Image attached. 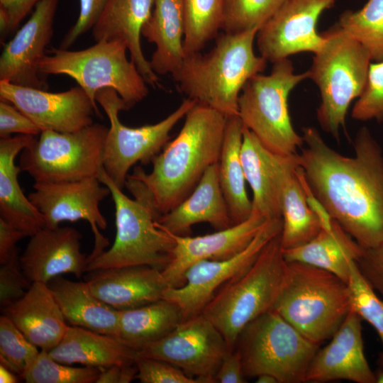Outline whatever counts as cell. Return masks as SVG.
Wrapping results in <instances>:
<instances>
[{
    "mask_svg": "<svg viewBox=\"0 0 383 383\" xmlns=\"http://www.w3.org/2000/svg\"><path fill=\"white\" fill-rule=\"evenodd\" d=\"M297 154L309 192L328 216L364 249L383 245V150L366 127L353 143L354 156L331 148L313 127L304 128Z\"/></svg>",
    "mask_w": 383,
    "mask_h": 383,
    "instance_id": "obj_1",
    "label": "cell"
},
{
    "mask_svg": "<svg viewBox=\"0 0 383 383\" xmlns=\"http://www.w3.org/2000/svg\"><path fill=\"white\" fill-rule=\"evenodd\" d=\"M228 117L196 103L184 124L152 160L147 173L136 167L128 177L138 181L160 216L179 204L194 189L209 167L218 162Z\"/></svg>",
    "mask_w": 383,
    "mask_h": 383,
    "instance_id": "obj_2",
    "label": "cell"
},
{
    "mask_svg": "<svg viewBox=\"0 0 383 383\" xmlns=\"http://www.w3.org/2000/svg\"><path fill=\"white\" fill-rule=\"evenodd\" d=\"M257 30L221 33L209 52L186 55L172 74L179 91L227 117L238 116L244 85L267 67V61L254 52Z\"/></svg>",
    "mask_w": 383,
    "mask_h": 383,
    "instance_id": "obj_3",
    "label": "cell"
},
{
    "mask_svg": "<svg viewBox=\"0 0 383 383\" xmlns=\"http://www.w3.org/2000/svg\"><path fill=\"white\" fill-rule=\"evenodd\" d=\"M99 180L110 190L115 206L116 236L111 247L88 262L87 272L103 268L149 265L162 270L170 262L174 241L158 226L161 216L148 194L136 180L127 177L129 198L104 168Z\"/></svg>",
    "mask_w": 383,
    "mask_h": 383,
    "instance_id": "obj_4",
    "label": "cell"
},
{
    "mask_svg": "<svg viewBox=\"0 0 383 383\" xmlns=\"http://www.w3.org/2000/svg\"><path fill=\"white\" fill-rule=\"evenodd\" d=\"M272 309L320 345L332 337L351 311L350 287L325 270L287 262L283 283Z\"/></svg>",
    "mask_w": 383,
    "mask_h": 383,
    "instance_id": "obj_5",
    "label": "cell"
},
{
    "mask_svg": "<svg viewBox=\"0 0 383 383\" xmlns=\"http://www.w3.org/2000/svg\"><path fill=\"white\" fill-rule=\"evenodd\" d=\"M280 233L247 270L223 284L201 313L222 334L231 350L250 321L273 309L279 294L287 265Z\"/></svg>",
    "mask_w": 383,
    "mask_h": 383,
    "instance_id": "obj_6",
    "label": "cell"
},
{
    "mask_svg": "<svg viewBox=\"0 0 383 383\" xmlns=\"http://www.w3.org/2000/svg\"><path fill=\"white\" fill-rule=\"evenodd\" d=\"M321 34L325 43L313 55L309 78L320 91L317 121L338 140L351 103L366 86L372 60L367 51L336 23Z\"/></svg>",
    "mask_w": 383,
    "mask_h": 383,
    "instance_id": "obj_7",
    "label": "cell"
},
{
    "mask_svg": "<svg viewBox=\"0 0 383 383\" xmlns=\"http://www.w3.org/2000/svg\"><path fill=\"white\" fill-rule=\"evenodd\" d=\"M309 77V70L295 73L288 58L273 63L269 74H256L244 85L238 98V115L249 129L270 151L296 155L304 139L294 128L289 111L291 91Z\"/></svg>",
    "mask_w": 383,
    "mask_h": 383,
    "instance_id": "obj_8",
    "label": "cell"
},
{
    "mask_svg": "<svg viewBox=\"0 0 383 383\" xmlns=\"http://www.w3.org/2000/svg\"><path fill=\"white\" fill-rule=\"evenodd\" d=\"M128 48L121 40H100L86 49L51 48L38 65L45 74H65L74 79L92 103L103 89H114L128 109L148 94L147 82L136 65L126 56Z\"/></svg>",
    "mask_w": 383,
    "mask_h": 383,
    "instance_id": "obj_9",
    "label": "cell"
},
{
    "mask_svg": "<svg viewBox=\"0 0 383 383\" xmlns=\"http://www.w3.org/2000/svg\"><path fill=\"white\" fill-rule=\"evenodd\" d=\"M235 348L245 377L270 374L278 383H301L319 345L272 309L243 329Z\"/></svg>",
    "mask_w": 383,
    "mask_h": 383,
    "instance_id": "obj_10",
    "label": "cell"
},
{
    "mask_svg": "<svg viewBox=\"0 0 383 383\" xmlns=\"http://www.w3.org/2000/svg\"><path fill=\"white\" fill-rule=\"evenodd\" d=\"M109 128L92 123L77 131H42L21 153L18 166L35 182L78 181L97 177L104 168Z\"/></svg>",
    "mask_w": 383,
    "mask_h": 383,
    "instance_id": "obj_11",
    "label": "cell"
},
{
    "mask_svg": "<svg viewBox=\"0 0 383 383\" xmlns=\"http://www.w3.org/2000/svg\"><path fill=\"white\" fill-rule=\"evenodd\" d=\"M96 101L105 111L110 127L104 151V170L121 189L126 185L130 169L136 163L147 165L159 154L170 141L174 126L196 103L187 98L163 120L150 125L131 128L119 120L121 111L128 110L124 101L113 89L99 90Z\"/></svg>",
    "mask_w": 383,
    "mask_h": 383,
    "instance_id": "obj_12",
    "label": "cell"
},
{
    "mask_svg": "<svg viewBox=\"0 0 383 383\" xmlns=\"http://www.w3.org/2000/svg\"><path fill=\"white\" fill-rule=\"evenodd\" d=\"M137 357L162 360L201 383L215 382L226 354L231 350L219 331L200 313L180 323L165 336L136 348Z\"/></svg>",
    "mask_w": 383,
    "mask_h": 383,
    "instance_id": "obj_13",
    "label": "cell"
},
{
    "mask_svg": "<svg viewBox=\"0 0 383 383\" xmlns=\"http://www.w3.org/2000/svg\"><path fill=\"white\" fill-rule=\"evenodd\" d=\"M28 197L42 215L45 227L55 228L64 221H87L94 234V248L88 262L109 245L100 232L107 221L99 209L101 201L111 194L97 177L78 181L35 182Z\"/></svg>",
    "mask_w": 383,
    "mask_h": 383,
    "instance_id": "obj_14",
    "label": "cell"
},
{
    "mask_svg": "<svg viewBox=\"0 0 383 383\" xmlns=\"http://www.w3.org/2000/svg\"><path fill=\"white\" fill-rule=\"evenodd\" d=\"M282 228V219L267 220L250 243L234 256L222 260H205L194 263L187 270L184 284L167 288L163 299L181 309L183 321L200 314L223 284L255 262L264 247L281 233Z\"/></svg>",
    "mask_w": 383,
    "mask_h": 383,
    "instance_id": "obj_15",
    "label": "cell"
},
{
    "mask_svg": "<svg viewBox=\"0 0 383 383\" xmlns=\"http://www.w3.org/2000/svg\"><path fill=\"white\" fill-rule=\"evenodd\" d=\"M336 1L286 0L257 30L260 55L274 63L299 52L319 51L326 39L317 31L318 18Z\"/></svg>",
    "mask_w": 383,
    "mask_h": 383,
    "instance_id": "obj_16",
    "label": "cell"
},
{
    "mask_svg": "<svg viewBox=\"0 0 383 383\" xmlns=\"http://www.w3.org/2000/svg\"><path fill=\"white\" fill-rule=\"evenodd\" d=\"M0 99L14 105L42 131H77L94 123L93 115H101L79 86L52 93L0 81Z\"/></svg>",
    "mask_w": 383,
    "mask_h": 383,
    "instance_id": "obj_17",
    "label": "cell"
},
{
    "mask_svg": "<svg viewBox=\"0 0 383 383\" xmlns=\"http://www.w3.org/2000/svg\"><path fill=\"white\" fill-rule=\"evenodd\" d=\"M59 0H41L27 22L5 45L0 57V81L47 90L38 68L53 35Z\"/></svg>",
    "mask_w": 383,
    "mask_h": 383,
    "instance_id": "obj_18",
    "label": "cell"
},
{
    "mask_svg": "<svg viewBox=\"0 0 383 383\" xmlns=\"http://www.w3.org/2000/svg\"><path fill=\"white\" fill-rule=\"evenodd\" d=\"M267 221L252 212L247 220L211 234L192 237L169 233L174 246L170 262L161 270L169 287L182 286L187 270L194 263L226 260L244 250Z\"/></svg>",
    "mask_w": 383,
    "mask_h": 383,
    "instance_id": "obj_19",
    "label": "cell"
},
{
    "mask_svg": "<svg viewBox=\"0 0 383 383\" xmlns=\"http://www.w3.org/2000/svg\"><path fill=\"white\" fill-rule=\"evenodd\" d=\"M30 237L19 262L31 283L48 284L67 273L79 278L87 272L88 257L81 252L82 235L75 228L43 227Z\"/></svg>",
    "mask_w": 383,
    "mask_h": 383,
    "instance_id": "obj_20",
    "label": "cell"
},
{
    "mask_svg": "<svg viewBox=\"0 0 383 383\" xmlns=\"http://www.w3.org/2000/svg\"><path fill=\"white\" fill-rule=\"evenodd\" d=\"M362 318L351 310L329 343L316 352L306 375V382L322 383L348 380L376 383L366 359L362 333Z\"/></svg>",
    "mask_w": 383,
    "mask_h": 383,
    "instance_id": "obj_21",
    "label": "cell"
},
{
    "mask_svg": "<svg viewBox=\"0 0 383 383\" xmlns=\"http://www.w3.org/2000/svg\"><path fill=\"white\" fill-rule=\"evenodd\" d=\"M297 154L281 155L270 151L243 126L240 158L252 193V213L267 220L282 219V186L287 173L299 165Z\"/></svg>",
    "mask_w": 383,
    "mask_h": 383,
    "instance_id": "obj_22",
    "label": "cell"
},
{
    "mask_svg": "<svg viewBox=\"0 0 383 383\" xmlns=\"http://www.w3.org/2000/svg\"><path fill=\"white\" fill-rule=\"evenodd\" d=\"M86 282L99 299L118 311L163 299L169 285L160 269L131 265L88 272Z\"/></svg>",
    "mask_w": 383,
    "mask_h": 383,
    "instance_id": "obj_23",
    "label": "cell"
},
{
    "mask_svg": "<svg viewBox=\"0 0 383 383\" xmlns=\"http://www.w3.org/2000/svg\"><path fill=\"white\" fill-rule=\"evenodd\" d=\"M155 0H107L93 26L92 36L100 40H121L147 84L158 85L157 74L152 70L142 50L140 35L150 18Z\"/></svg>",
    "mask_w": 383,
    "mask_h": 383,
    "instance_id": "obj_24",
    "label": "cell"
},
{
    "mask_svg": "<svg viewBox=\"0 0 383 383\" xmlns=\"http://www.w3.org/2000/svg\"><path fill=\"white\" fill-rule=\"evenodd\" d=\"M3 309L4 314L40 350L49 352L56 347L68 326L46 283H31L23 296Z\"/></svg>",
    "mask_w": 383,
    "mask_h": 383,
    "instance_id": "obj_25",
    "label": "cell"
},
{
    "mask_svg": "<svg viewBox=\"0 0 383 383\" xmlns=\"http://www.w3.org/2000/svg\"><path fill=\"white\" fill-rule=\"evenodd\" d=\"M199 223H208L216 231L233 226L219 184L218 162L208 167L186 199L157 221L163 230L180 236L190 235L192 227Z\"/></svg>",
    "mask_w": 383,
    "mask_h": 383,
    "instance_id": "obj_26",
    "label": "cell"
},
{
    "mask_svg": "<svg viewBox=\"0 0 383 383\" xmlns=\"http://www.w3.org/2000/svg\"><path fill=\"white\" fill-rule=\"evenodd\" d=\"M35 138L19 134L0 140V218L28 236L45 227V223L40 213L20 187L18 175L22 170L15 164V159Z\"/></svg>",
    "mask_w": 383,
    "mask_h": 383,
    "instance_id": "obj_27",
    "label": "cell"
},
{
    "mask_svg": "<svg viewBox=\"0 0 383 383\" xmlns=\"http://www.w3.org/2000/svg\"><path fill=\"white\" fill-rule=\"evenodd\" d=\"M55 360L100 369L135 363L136 349L119 337L68 326L58 345L48 352Z\"/></svg>",
    "mask_w": 383,
    "mask_h": 383,
    "instance_id": "obj_28",
    "label": "cell"
},
{
    "mask_svg": "<svg viewBox=\"0 0 383 383\" xmlns=\"http://www.w3.org/2000/svg\"><path fill=\"white\" fill-rule=\"evenodd\" d=\"M141 35L155 45L149 61L152 70L157 75L176 72L186 56L182 0H155L152 13L143 27Z\"/></svg>",
    "mask_w": 383,
    "mask_h": 383,
    "instance_id": "obj_29",
    "label": "cell"
},
{
    "mask_svg": "<svg viewBox=\"0 0 383 383\" xmlns=\"http://www.w3.org/2000/svg\"><path fill=\"white\" fill-rule=\"evenodd\" d=\"M50 282L52 295L71 326L118 337L119 311L94 295L87 282L57 277Z\"/></svg>",
    "mask_w": 383,
    "mask_h": 383,
    "instance_id": "obj_30",
    "label": "cell"
},
{
    "mask_svg": "<svg viewBox=\"0 0 383 383\" xmlns=\"http://www.w3.org/2000/svg\"><path fill=\"white\" fill-rule=\"evenodd\" d=\"M363 248L335 220L309 243L283 250L287 262H299L328 271L348 283L351 268Z\"/></svg>",
    "mask_w": 383,
    "mask_h": 383,
    "instance_id": "obj_31",
    "label": "cell"
},
{
    "mask_svg": "<svg viewBox=\"0 0 383 383\" xmlns=\"http://www.w3.org/2000/svg\"><path fill=\"white\" fill-rule=\"evenodd\" d=\"M280 205L283 250L301 246L322 230L323 219L311 204L308 188L299 165L292 169L282 183Z\"/></svg>",
    "mask_w": 383,
    "mask_h": 383,
    "instance_id": "obj_32",
    "label": "cell"
},
{
    "mask_svg": "<svg viewBox=\"0 0 383 383\" xmlns=\"http://www.w3.org/2000/svg\"><path fill=\"white\" fill-rule=\"evenodd\" d=\"M243 133V125L240 118L228 117L218 161V175L233 225L247 220L252 214V201L246 192L240 158Z\"/></svg>",
    "mask_w": 383,
    "mask_h": 383,
    "instance_id": "obj_33",
    "label": "cell"
},
{
    "mask_svg": "<svg viewBox=\"0 0 383 383\" xmlns=\"http://www.w3.org/2000/svg\"><path fill=\"white\" fill-rule=\"evenodd\" d=\"M182 321L181 309L162 299L138 308L119 311L118 337L136 349L165 336Z\"/></svg>",
    "mask_w": 383,
    "mask_h": 383,
    "instance_id": "obj_34",
    "label": "cell"
},
{
    "mask_svg": "<svg viewBox=\"0 0 383 383\" xmlns=\"http://www.w3.org/2000/svg\"><path fill=\"white\" fill-rule=\"evenodd\" d=\"M185 55L200 52L221 29L224 0H182Z\"/></svg>",
    "mask_w": 383,
    "mask_h": 383,
    "instance_id": "obj_35",
    "label": "cell"
},
{
    "mask_svg": "<svg viewBox=\"0 0 383 383\" xmlns=\"http://www.w3.org/2000/svg\"><path fill=\"white\" fill-rule=\"evenodd\" d=\"M336 24L367 51L372 62L383 61V0H368L360 10L345 11Z\"/></svg>",
    "mask_w": 383,
    "mask_h": 383,
    "instance_id": "obj_36",
    "label": "cell"
},
{
    "mask_svg": "<svg viewBox=\"0 0 383 383\" xmlns=\"http://www.w3.org/2000/svg\"><path fill=\"white\" fill-rule=\"evenodd\" d=\"M101 370L89 366L72 367L54 360L48 351L40 350L21 377L27 383H93Z\"/></svg>",
    "mask_w": 383,
    "mask_h": 383,
    "instance_id": "obj_37",
    "label": "cell"
},
{
    "mask_svg": "<svg viewBox=\"0 0 383 383\" xmlns=\"http://www.w3.org/2000/svg\"><path fill=\"white\" fill-rule=\"evenodd\" d=\"M286 0H224L221 30L237 33L259 29Z\"/></svg>",
    "mask_w": 383,
    "mask_h": 383,
    "instance_id": "obj_38",
    "label": "cell"
},
{
    "mask_svg": "<svg viewBox=\"0 0 383 383\" xmlns=\"http://www.w3.org/2000/svg\"><path fill=\"white\" fill-rule=\"evenodd\" d=\"M352 309L376 331L382 345L377 365L383 372V299L369 285L353 263L348 281Z\"/></svg>",
    "mask_w": 383,
    "mask_h": 383,
    "instance_id": "obj_39",
    "label": "cell"
},
{
    "mask_svg": "<svg viewBox=\"0 0 383 383\" xmlns=\"http://www.w3.org/2000/svg\"><path fill=\"white\" fill-rule=\"evenodd\" d=\"M38 348L8 316H1L0 365L21 377L40 353Z\"/></svg>",
    "mask_w": 383,
    "mask_h": 383,
    "instance_id": "obj_40",
    "label": "cell"
},
{
    "mask_svg": "<svg viewBox=\"0 0 383 383\" xmlns=\"http://www.w3.org/2000/svg\"><path fill=\"white\" fill-rule=\"evenodd\" d=\"M357 121L383 120V61L371 62L366 86L351 113Z\"/></svg>",
    "mask_w": 383,
    "mask_h": 383,
    "instance_id": "obj_41",
    "label": "cell"
},
{
    "mask_svg": "<svg viewBox=\"0 0 383 383\" xmlns=\"http://www.w3.org/2000/svg\"><path fill=\"white\" fill-rule=\"evenodd\" d=\"M135 379L142 383H201L182 370L166 361L145 357H138Z\"/></svg>",
    "mask_w": 383,
    "mask_h": 383,
    "instance_id": "obj_42",
    "label": "cell"
},
{
    "mask_svg": "<svg viewBox=\"0 0 383 383\" xmlns=\"http://www.w3.org/2000/svg\"><path fill=\"white\" fill-rule=\"evenodd\" d=\"M31 282L24 274L19 262L18 252L0 268V304L4 308L23 296Z\"/></svg>",
    "mask_w": 383,
    "mask_h": 383,
    "instance_id": "obj_43",
    "label": "cell"
},
{
    "mask_svg": "<svg viewBox=\"0 0 383 383\" xmlns=\"http://www.w3.org/2000/svg\"><path fill=\"white\" fill-rule=\"evenodd\" d=\"M107 0H79V14L65 35L60 48L68 49L83 34L92 29Z\"/></svg>",
    "mask_w": 383,
    "mask_h": 383,
    "instance_id": "obj_44",
    "label": "cell"
},
{
    "mask_svg": "<svg viewBox=\"0 0 383 383\" xmlns=\"http://www.w3.org/2000/svg\"><path fill=\"white\" fill-rule=\"evenodd\" d=\"M42 130L12 104L0 101V136L6 138L12 133L38 135Z\"/></svg>",
    "mask_w": 383,
    "mask_h": 383,
    "instance_id": "obj_45",
    "label": "cell"
},
{
    "mask_svg": "<svg viewBox=\"0 0 383 383\" xmlns=\"http://www.w3.org/2000/svg\"><path fill=\"white\" fill-rule=\"evenodd\" d=\"M356 265L366 282L383 299V245L363 249Z\"/></svg>",
    "mask_w": 383,
    "mask_h": 383,
    "instance_id": "obj_46",
    "label": "cell"
},
{
    "mask_svg": "<svg viewBox=\"0 0 383 383\" xmlns=\"http://www.w3.org/2000/svg\"><path fill=\"white\" fill-rule=\"evenodd\" d=\"M215 382H246L243 370L240 355L235 348L232 351L228 352L223 357L215 376Z\"/></svg>",
    "mask_w": 383,
    "mask_h": 383,
    "instance_id": "obj_47",
    "label": "cell"
},
{
    "mask_svg": "<svg viewBox=\"0 0 383 383\" xmlns=\"http://www.w3.org/2000/svg\"><path fill=\"white\" fill-rule=\"evenodd\" d=\"M28 235L0 218V264L6 262L17 252L16 245Z\"/></svg>",
    "mask_w": 383,
    "mask_h": 383,
    "instance_id": "obj_48",
    "label": "cell"
},
{
    "mask_svg": "<svg viewBox=\"0 0 383 383\" xmlns=\"http://www.w3.org/2000/svg\"><path fill=\"white\" fill-rule=\"evenodd\" d=\"M41 0H0V8L9 19V33L14 30L22 20Z\"/></svg>",
    "mask_w": 383,
    "mask_h": 383,
    "instance_id": "obj_49",
    "label": "cell"
},
{
    "mask_svg": "<svg viewBox=\"0 0 383 383\" xmlns=\"http://www.w3.org/2000/svg\"><path fill=\"white\" fill-rule=\"evenodd\" d=\"M138 372L135 363L116 365L101 369L95 383H129Z\"/></svg>",
    "mask_w": 383,
    "mask_h": 383,
    "instance_id": "obj_50",
    "label": "cell"
},
{
    "mask_svg": "<svg viewBox=\"0 0 383 383\" xmlns=\"http://www.w3.org/2000/svg\"><path fill=\"white\" fill-rule=\"evenodd\" d=\"M17 374L0 365V382L1 383H16L18 382Z\"/></svg>",
    "mask_w": 383,
    "mask_h": 383,
    "instance_id": "obj_51",
    "label": "cell"
},
{
    "mask_svg": "<svg viewBox=\"0 0 383 383\" xmlns=\"http://www.w3.org/2000/svg\"><path fill=\"white\" fill-rule=\"evenodd\" d=\"M257 383H278L275 377L270 374H262L257 377Z\"/></svg>",
    "mask_w": 383,
    "mask_h": 383,
    "instance_id": "obj_52",
    "label": "cell"
},
{
    "mask_svg": "<svg viewBox=\"0 0 383 383\" xmlns=\"http://www.w3.org/2000/svg\"><path fill=\"white\" fill-rule=\"evenodd\" d=\"M375 375L376 383H383V372L377 370Z\"/></svg>",
    "mask_w": 383,
    "mask_h": 383,
    "instance_id": "obj_53",
    "label": "cell"
}]
</instances>
